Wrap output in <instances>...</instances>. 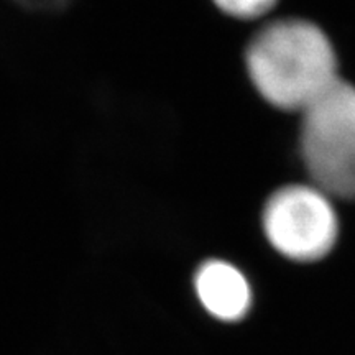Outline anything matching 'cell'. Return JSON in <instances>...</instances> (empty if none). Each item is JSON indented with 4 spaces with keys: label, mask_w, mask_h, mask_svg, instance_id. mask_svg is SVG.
<instances>
[{
    "label": "cell",
    "mask_w": 355,
    "mask_h": 355,
    "mask_svg": "<svg viewBox=\"0 0 355 355\" xmlns=\"http://www.w3.org/2000/svg\"><path fill=\"white\" fill-rule=\"evenodd\" d=\"M247 69L266 102L300 112L339 79L329 38L301 19L278 20L260 30L247 50Z\"/></svg>",
    "instance_id": "cell-1"
},
{
    "label": "cell",
    "mask_w": 355,
    "mask_h": 355,
    "mask_svg": "<svg viewBox=\"0 0 355 355\" xmlns=\"http://www.w3.org/2000/svg\"><path fill=\"white\" fill-rule=\"evenodd\" d=\"M194 286L207 313L220 321H239L250 309V285L241 270L227 261L209 260L202 263Z\"/></svg>",
    "instance_id": "cell-4"
},
{
    "label": "cell",
    "mask_w": 355,
    "mask_h": 355,
    "mask_svg": "<svg viewBox=\"0 0 355 355\" xmlns=\"http://www.w3.org/2000/svg\"><path fill=\"white\" fill-rule=\"evenodd\" d=\"M331 196L318 186L290 184L270 196L263 230L282 255L295 261H316L334 247L339 222Z\"/></svg>",
    "instance_id": "cell-3"
},
{
    "label": "cell",
    "mask_w": 355,
    "mask_h": 355,
    "mask_svg": "<svg viewBox=\"0 0 355 355\" xmlns=\"http://www.w3.org/2000/svg\"><path fill=\"white\" fill-rule=\"evenodd\" d=\"M278 0H214V3L224 13L237 19H257L270 12Z\"/></svg>",
    "instance_id": "cell-5"
},
{
    "label": "cell",
    "mask_w": 355,
    "mask_h": 355,
    "mask_svg": "<svg viewBox=\"0 0 355 355\" xmlns=\"http://www.w3.org/2000/svg\"><path fill=\"white\" fill-rule=\"evenodd\" d=\"M301 153L314 186L355 201V86L339 78L303 110Z\"/></svg>",
    "instance_id": "cell-2"
}]
</instances>
